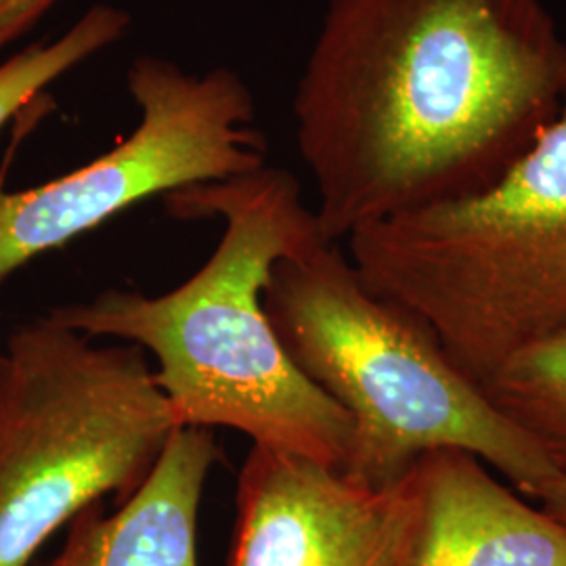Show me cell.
Returning <instances> with one entry per match:
<instances>
[{"label":"cell","instance_id":"9","mask_svg":"<svg viewBox=\"0 0 566 566\" xmlns=\"http://www.w3.org/2000/svg\"><path fill=\"white\" fill-rule=\"evenodd\" d=\"M219 455L212 430L177 428L143 485L112 514L84 507L44 566H198V514Z\"/></svg>","mask_w":566,"mask_h":566},{"label":"cell","instance_id":"2","mask_svg":"<svg viewBox=\"0 0 566 566\" xmlns=\"http://www.w3.org/2000/svg\"><path fill=\"white\" fill-rule=\"evenodd\" d=\"M179 219H221L212 256L160 296L105 290L49 311L88 338H118L156 357V382L181 426L233 428L254 441L344 470L353 420L313 385L264 311V285L282 259L329 242L287 170L203 182L166 196Z\"/></svg>","mask_w":566,"mask_h":566},{"label":"cell","instance_id":"5","mask_svg":"<svg viewBox=\"0 0 566 566\" xmlns=\"http://www.w3.org/2000/svg\"><path fill=\"white\" fill-rule=\"evenodd\" d=\"M4 355L0 566H30L84 507L130 497L179 424L135 344H97L42 317Z\"/></svg>","mask_w":566,"mask_h":566},{"label":"cell","instance_id":"14","mask_svg":"<svg viewBox=\"0 0 566 566\" xmlns=\"http://www.w3.org/2000/svg\"><path fill=\"white\" fill-rule=\"evenodd\" d=\"M4 364H7V355H4V346L0 348V380H2V374H4Z\"/></svg>","mask_w":566,"mask_h":566},{"label":"cell","instance_id":"11","mask_svg":"<svg viewBox=\"0 0 566 566\" xmlns=\"http://www.w3.org/2000/svg\"><path fill=\"white\" fill-rule=\"evenodd\" d=\"M128 28L130 15L124 9L95 4L60 39L32 44L0 63V130L49 84L124 39Z\"/></svg>","mask_w":566,"mask_h":566},{"label":"cell","instance_id":"7","mask_svg":"<svg viewBox=\"0 0 566 566\" xmlns=\"http://www.w3.org/2000/svg\"><path fill=\"white\" fill-rule=\"evenodd\" d=\"M422 514L416 468L364 485L303 455L252 446L238 476L227 566H407Z\"/></svg>","mask_w":566,"mask_h":566},{"label":"cell","instance_id":"3","mask_svg":"<svg viewBox=\"0 0 566 566\" xmlns=\"http://www.w3.org/2000/svg\"><path fill=\"white\" fill-rule=\"evenodd\" d=\"M263 303L290 361L353 420L350 479L395 485L439 449L476 455L531 497L558 474L416 313L367 287L338 242L282 259Z\"/></svg>","mask_w":566,"mask_h":566},{"label":"cell","instance_id":"6","mask_svg":"<svg viewBox=\"0 0 566 566\" xmlns=\"http://www.w3.org/2000/svg\"><path fill=\"white\" fill-rule=\"evenodd\" d=\"M139 124L114 149L28 189L0 181V283L126 208L266 166L254 97L229 67L189 74L145 55L128 70Z\"/></svg>","mask_w":566,"mask_h":566},{"label":"cell","instance_id":"1","mask_svg":"<svg viewBox=\"0 0 566 566\" xmlns=\"http://www.w3.org/2000/svg\"><path fill=\"white\" fill-rule=\"evenodd\" d=\"M565 97L544 0H327L294 93L325 238L493 185Z\"/></svg>","mask_w":566,"mask_h":566},{"label":"cell","instance_id":"13","mask_svg":"<svg viewBox=\"0 0 566 566\" xmlns=\"http://www.w3.org/2000/svg\"><path fill=\"white\" fill-rule=\"evenodd\" d=\"M533 497L542 502V510H546L549 516L566 525V474H554Z\"/></svg>","mask_w":566,"mask_h":566},{"label":"cell","instance_id":"10","mask_svg":"<svg viewBox=\"0 0 566 566\" xmlns=\"http://www.w3.org/2000/svg\"><path fill=\"white\" fill-rule=\"evenodd\" d=\"M481 390L554 470L566 474V334L514 355Z\"/></svg>","mask_w":566,"mask_h":566},{"label":"cell","instance_id":"4","mask_svg":"<svg viewBox=\"0 0 566 566\" xmlns=\"http://www.w3.org/2000/svg\"><path fill=\"white\" fill-rule=\"evenodd\" d=\"M346 242L367 287L416 313L474 385L565 336L566 97L493 185L364 224Z\"/></svg>","mask_w":566,"mask_h":566},{"label":"cell","instance_id":"12","mask_svg":"<svg viewBox=\"0 0 566 566\" xmlns=\"http://www.w3.org/2000/svg\"><path fill=\"white\" fill-rule=\"evenodd\" d=\"M60 0H0V51L18 41Z\"/></svg>","mask_w":566,"mask_h":566},{"label":"cell","instance_id":"8","mask_svg":"<svg viewBox=\"0 0 566 566\" xmlns=\"http://www.w3.org/2000/svg\"><path fill=\"white\" fill-rule=\"evenodd\" d=\"M422 514L407 566H566V525L500 485L462 449L418 462Z\"/></svg>","mask_w":566,"mask_h":566}]
</instances>
